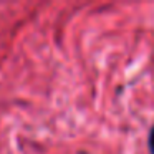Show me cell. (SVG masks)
Masks as SVG:
<instances>
[{
    "mask_svg": "<svg viewBox=\"0 0 154 154\" xmlns=\"http://www.w3.org/2000/svg\"><path fill=\"white\" fill-rule=\"evenodd\" d=\"M147 147H149V152L154 154V126L151 128L149 136H147Z\"/></svg>",
    "mask_w": 154,
    "mask_h": 154,
    "instance_id": "1",
    "label": "cell"
},
{
    "mask_svg": "<svg viewBox=\"0 0 154 154\" xmlns=\"http://www.w3.org/2000/svg\"><path fill=\"white\" fill-rule=\"evenodd\" d=\"M80 154H86V152H80Z\"/></svg>",
    "mask_w": 154,
    "mask_h": 154,
    "instance_id": "2",
    "label": "cell"
}]
</instances>
